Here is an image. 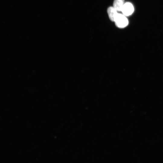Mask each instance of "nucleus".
<instances>
[{
    "label": "nucleus",
    "instance_id": "obj_1",
    "mask_svg": "<svg viewBox=\"0 0 163 163\" xmlns=\"http://www.w3.org/2000/svg\"><path fill=\"white\" fill-rule=\"evenodd\" d=\"M116 26L119 28L126 27L128 24V21L125 16L123 14H118L114 21Z\"/></svg>",
    "mask_w": 163,
    "mask_h": 163
},
{
    "label": "nucleus",
    "instance_id": "obj_2",
    "mask_svg": "<svg viewBox=\"0 0 163 163\" xmlns=\"http://www.w3.org/2000/svg\"><path fill=\"white\" fill-rule=\"evenodd\" d=\"M121 11L126 16L131 15L134 11V8L132 4L129 2L124 3Z\"/></svg>",
    "mask_w": 163,
    "mask_h": 163
},
{
    "label": "nucleus",
    "instance_id": "obj_3",
    "mask_svg": "<svg viewBox=\"0 0 163 163\" xmlns=\"http://www.w3.org/2000/svg\"><path fill=\"white\" fill-rule=\"evenodd\" d=\"M107 13L110 20L114 21L118 13L117 11L113 7H110L107 10Z\"/></svg>",
    "mask_w": 163,
    "mask_h": 163
},
{
    "label": "nucleus",
    "instance_id": "obj_4",
    "mask_svg": "<svg viewBox=\"0 0 163 163\" xmlns=\"http://www.w3.org/2000/svg\"><path fill=\"white\" fill-rule=\"evenodd\" d=\"M124 0H114L113 7L117 11H121L124 4Z\"/></svg>",
    "mask_w": 163,
    "mask_h": 163
}]
</instances>
